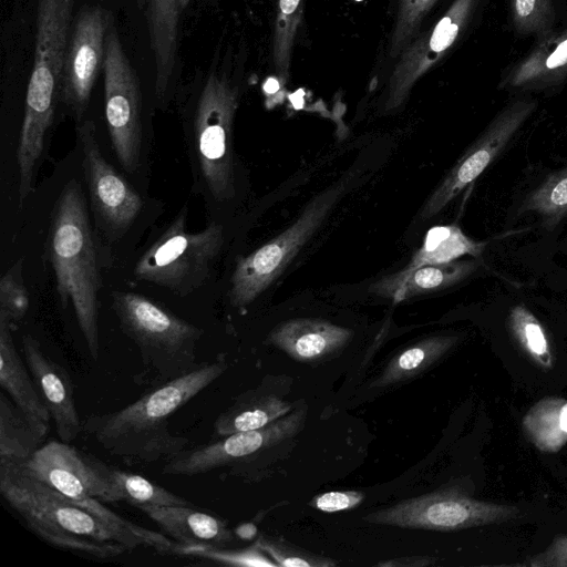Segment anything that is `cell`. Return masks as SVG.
Masks as SVG:
<instances>
[{"label": "cell", "mask_w": 567, "mask_h": 567, "mask_svg": "<svg viewBox=\"0 0 567 567\" xmlns=\"http://www.w3.org/2000/svg\"><path fill=\"white\" fill-rule=\"evenodd\" d=\"M364 494L358 491H332L315 496L309 505L326 513L347 511L359 506Z\"/></svg>", "instance_id": "39"}, {"label": "cell", "mask_w": 567, "mask_h": 567, "mask_svg": "<svg viewBox=\"0 0 567 567\" xmlns=\"http://www.w3.org/2000/svg\"><path fill=\"white\" fill-rule=\"evenodd\" d=\"M136 508L178 544L224 546L234 538L225 520L198 506L140 505Z\"/></svg>", "instance_id": "22"}, {"label": "cell", "mask_w": 567, "mask_h": 567, "mask_svg": "<svg viewBox=\"0 0 567 567\" xmlns=\"http://www.w3.org/2000/svg\"><path fill=\"white\" fill-rule=\"evenodd\" d=\"M302 0H279L274 33V64L285 81L289 75L291 49L301 17Z\"/></svg>", "instance_id": "34"}, {"label": "cell", "mask_w": 567, "mask_h": 567, "mask_svg": "<svg viewBox=\"0 0 567 567\" xmlns=\"http://www.w3.org/2000/svg\"><path fill=\"white\" fill-rule=\"evenodd\" d=\"M227 368L224 355L198 363L193 371L157 384L120 410L86 415L83 431L107 453L128 464L165 461L189 444L186 436L169 429L168 420Z\"/></svg>", "instance_id": "1"}, {"label": "cell", "mask_w": 567, "mask_h": 567, "mask_svg": "<svg viewBox=\"0 0 567 567\" xmlns=\"http://www.w3.org/2000/svg\"><path fill=\"white\" fill-rule=\"evenodd\" d=\"M522 565L528 567H567V535L556 537L542 553H538Z\"/></svg>", "instance_id": "40"}, {"label": "cell", "mask_w": 567, "mask_h": 567, "mask_svg": "<svg viewBox=\"0 0 567 567\" xmlns=\"http://www.w3.org/2000/svg\"><path fill=\"white\" fill-rule=\"evenodd\" d=\"M178 0H150L148 30L155 61L154 94L158 105L169 96L178 48Z\"/></svg>", "instance_id": "23"}, {"label": "cell", "mask_w": 567, "mask_h": 567, "mask_svg": "<svg viewBox=\"0 0 567 567\" xmlns=\"http://www.w3.org/2000/svg\"><path fill=\"white\" fill-rule=\"evenodd\" d=\"M291 404L282 399L254 390L239 395L214 421V434L224 436L236 432L264 427L287 415Z\"/></svg>", "instance_id": "24"}, {"label": "cell", "mask_w": 567, "mask_h": 567, "mask_svg": "<svg viewBox=\"0 0 567 567\" xmlns=\"http://www.w3.org/2000/svg\"><path fill=\"white\" fill-rule=\"evenodd\" d=\"M458 339L454 334H439L413 343L396 353L370 386H389L416 377L446 354Z\"/></svg>", "instance_id": "25"}, {"label": "cell", "mask_w": 567, "mask_h": 567, "mask_svg": "<svg viewBox=\"0 0 567 567\" xmlns=\"http://www.w3.org/2000/svg\"><path fill=\"white\" fill-rule=\"evenodd\" d=\"M353 183L352 174L340 178L315 196L288 228L237 260L228 292L233 307H247L282 274Z\"/></svg>", "instance_id": "10"}, {"label": "cell", "mask_w": 567, "mask_h": 567, "mask_svg": "<svg viewBox=\"0 0 567 567\" xmlns=\"http://www.w3.org/2000/svg\"><path fill=\"white\" fill-rule=\"evenodd\" d=\"M82 184L69 182L59 195L49 229V254L63 306L71 303L93 360L100 357L101 255Z\"/></svg>", "instance_id": "2"}, {"label": "cell", "mask_w": 567, "mask_h": 567, "mask_svg": "<svg viewBox=\"0 0 567 567\" xmlns=\"http://www.w3.org/2000/svg\"><path fill=\"white\" fill-rule=\"evenodd\" d=\"M511 332L522 350L540 368L554 367V353L540 321L524 305L514 306L508 316Z\"/></svg>", "instance_id": "32"}, {"label": "cell", "mask_w": 567, "mask_h": 567, "mask_svg": "<svg viewBox=\"0 0 567 567\" xmlns=\"http://www.w3.org/2000/svg\"><path fill=\"white\" fill-rule=\"evenodd\" d=\"M437 0H399L390 41V55L398 58L416 35L420 24Z\"/></svg>", "instance_id": "36"}, {"label": "cell", "mask_w": 567, "mask_h": 567, "mask_svg": "<svg viewBox=\"0 0 567 567\" xmlns=\"http://www.w3.org/2000/svg\"><path fill=\"white\" fill-rule=\"evenodd\" d=\"M522 426L539 451L558 452L567 443V400L555 396L539 400L526 412Z\"/></svg>", "instance_id": "26"}, {"label": "cell", "mask_w": 567, "mask_h": 567, "mask_svg": "<svg viewBox=\"0 0 567 567\" xmlns=\"http://www.w3.org/2000/svg\"><path fill=\"white\" fill-rule=\"evenodd\" d=\"M520 214L536 215L548 230L567 216V166L548 175L524 199Z\"/></svg>", "instance_id": "29"}, {"label": "cell", "mask_w": 567, "mask_h": 567, "mask_svg": "<svg viewBox=\"0 0 567 567\" xmlns=\"http://www.w3.org/2000/svg\"><path fill=\"white\" fill-rule=\"evenodd\" d=\"M0 494L51 546L99 559L127 550L97 516L31 475L20 462L0 460Z\"/></svg>", "instance_id": "5"}, {"label": "cell", "mask_w": 567, "mask_h": 567, "mask_svg": "<svg viewBox=\"0 0 567 567\" xmlns=\"http://www.w3.org/2000/svg\"><path fill=\"white\" fill-rule=\"evenodd\" d=\"M478 267L475 260H453L427 265L412 271L386 299L400 302L405 299L452 287L471 276Z\"/></svg>", "instance_id": "27"}, {"label": "cell", "mask_w": 567, "mask_h": 567, "mask_svg": "<svg viewBox=\"0 0 567 567\" xmlns=\"http://www.w3.org/2000/svg\"><path fill=\"white\" fill-rule=\"evenodd\" d=\"M185 204L137 258L133 276L185 296L200 287L225 243L221 221L210 220L206 228L187 230Z\"/></svg>", "instance_id": "9"}, {"label": "cell", "mask_w": 567, "mask_h": 567, "mask_svg": "<svg viewBox=\"0 0 567 567\" xmlns=\"http://www.w3.org/2000/svg\"><path fill=\"white\" fill-rule=\"evenodd\" d=\"M223 546L207 544H173L169 554L192 556L225 565L277 567V563L269 559L256 544L237 550L224 549Z\"/></svg>", "instance_id": "33"}, {"label": "cell", "mask_w": 567, "mask_h": 567, "mask_svg": "<svg viewBox=\"0 0 567 567\" xmlns=\"http://www.w3.org/2000/svg\"><path fill=\"white\" fill-rule=\"evenodd\" d=\"M567 81V27L538 39L502 78L504 90L540 91Z\"/></svg>", "instance_id": "19"}, {"label": "cell", "mask_w": 567, "mask_h": 567, "mask_svg": "<svg viewBox=\"0 0 567 567\" xmlns=\"http://www.w3.org/2000/svg\"><path fill=\"white\" fill-rule=\"evenodd\" d=\"M111 14L86 6L74 18L61 80V103L75 124L84 121L92 89L104 62Z\"/></svg>", "instance_id": "14"}, {"label": "cell", "mask_w": 567, "mask_h": 567, "mask_svg": "<svg viewBox=\"0 0 567 567\" xmlns=\"http://www.w3.org/2000/svg\"><path fill=\"white\" fill-rule=\"evenodd\" d=\"M238 92L210 73L184 110L183 132L190 166L192 190L200 196L212 220L237 194L233 126Z\"/></svg>", "instance_id": "4"}, {"label": "cell", "mask_w": 567, "mask_h": 567, "mask_svg": "<svg viewBox=\"0 0 567 567\" xmlns=\"http://www.w3.org/2000/svg\"><path fill=\"white\" fill-rule=\"evenodd\" d=\"M478 0H454L435 27L411 42L398 56L389 79L385 111L401 106L415 82L454 44Z\"/></svg>", "instance_id": "16"}, {"label": "cell", "mask_w": 567, "mask_h": 567, "mask_svg": "<svg viewBox=\"0 0 567 567\" xmlns=\"http://www.w3.org/2000/svg\"><path fill=\"white\" fill-rule=\"evenodd\" d=\"M519 516L518 507L472 498L447 488L403 499L368 514L363 520L401 528L455 532L501 524Z\"/></svg>", "instance_id": "11"}, {"label": "cell", "mask_w": 567, "mask_h": 567, "mask_svg": "<svg viewBox=\"0 0 567 567\" xmlns=\"http://www.w3.org/2000/svg\"><path fill=\"white\" fill-rule=\"evenodd\" d=\"M307 420L300 408L256 430L241 431L193 447H185L165 460L162 474L195 476L224 467H234L250 456L299 433Z\"/></svg>", "instance_id": "12"}, {"label": "cell", "mask_w": 567, "mask_h": 567, "mask_svg": "<svg viewBox=\"0 0 567 567\" xmlns=\"http://www.w3.org/2000/svg\"><path fill=\"white\" fill-rule=\"evenodd\" d=\"M76 0H38L35 51L17 158L19 200L31 193L53 126Z\"/></svg>", "instance_id": "3"}, {"label": "cell", "mask_w": 567, "mask_h": 567, "mask_svg": "<svg viewBox=\"0 0 567 567\" xmlns=\"http://www.w3.org/2000/svg\"><path fill=\"white\" fill-rule=\"evenodd\" d=\"M105 471L117 489L120 499L134 507L140 505L197 506L185 497L169 492L142 475L130 473L109 464H105Z\"/></svg>", "instance_id": "30"}, {"label": "cell", "mask_w": 567, "mask_h": 567, "mask_svg": "<svg viewBox=\"0 0 567 567\" xmlns=\"http://www.w3.org/2000/svg\"><path fill=\"white\" fill-rule=\"evenodd\" d=\"M536 107L530 97L513 100L503 107L430 195L420 218H432L472 184L504 152Z\"/></svg>", "instance_id": "13"}, {"label": "cell", "mask_w": 567, "mask_h": 567, "mask_svg": "<svg viewBox=\"0 0 567 567\" xmlns=\"http://www.w3.org/2000/svg\"><path fill=\"white\" fill-rule=\"evenodd\" d=\"M511 9L519 35L538 40L554 31L555 0H512Z\"/></svg>", "instance_id": "35"}, {"label": "cell", "mask_w": 567, "mask_h": 567, "mask_svg": "<svg viewBox=\"0 0 567 567\" xmlns=\"http://www.w3.org/2000/svg\"><path fill=\"white\" fill-rule=\"evenodd\" d=\"M29 309V293L22 279V265L16 262L0 280V316L21 320Z\"/></svg>", "instance_id": "38"}, {"label": "cell", "mask_w": 567, "mask_h": 567, "mask_svg": "<svg viewBox=\"0 0 567 567\" xmlns=\"http://www.w3.org/2000/svg\"><path fill=\"white\" fill-rule=\"evenodd\" d=\"M353 332L327 320L297 318L276 326L267 342L300 362H316L341 350Z\"/></svg>", "instance_id": "20"}, {"label": "cell", "mask_w": 567, "mask_h": 567, "mask_svg": "<svg viewBox=\"0 0 567 567\" xmlns=\"http://www.w3.org/2000/svg\"><path fill=\"white\" fill-rule=\"evenodd\" d=\"M178 2H179L181 11H182L187 7L189 0H178Z\"/></svg>", "instance_id": "42"}, {"label": "cell", "mask_w": 567, "mask_h": 567, "mask_svg": "<svg viewBox=\"0 0 567 567\" xmlns=\"http://www.w3.org/2000/svg\"><path fill=\"white\" fill-rule=\"evenodd\" d=\"M82 154L83 177L101 260L113 257L128 235L142 223L146 202L140 190L104 156L93 121L75 124Z\"/></svg>", "instance_id": "8"}, {"label": "cell", "mask_w": 567, "mask_h": 567, "mask_svg": "<svg viewBox=\"0 0 567 567\" xmlns=\"http://www.w3.org/2000/svg\"><path fill=\"white\" fill-rule=\"evenodd\" d=\"M21 343L24 361L50 412L58 436L63 442H73L84 431L70 374L45 353L33 336L24 333Z\"/></svg>", "instance_id": "17"}, {"label": "cell", "mask_w": 567, "mask_h": 567, "mask_svg": "<svg viewBox=\"0 0 567 567\" xmlns=\"http://www.w3.org/2000/svg\"><path fill=\"white\" fill-rule=\"evenodd\" d=\"M27 419L11 399L0 393V460L25 462L40 446Z\"/></svg>", "instance_id": "28"}, {"label": "cell", "mask_w": 567, "mask_h": 567, "mask_svg": "<svg viewBox=\"0 0 567 567\" xmlns=\"http://www.w3.org/2000/svg\"><path fill=\"white\" fill-rule=\"evenodd\" d=\"M72 502L90 511L105 523L116 534L120 543L127 550H133L138 546H146L161 554H168L173 547V542L162 532L156 533L125 519L102 505L100 499L86 498Z\"/></svg>", "instance_id": "31"}, {"label": "cell", "mask_w": 567, "mask_h": 567, "mask_svg": "<svg viewBox=\"0 0 567 567\" xmlns=\"http://www.w3.org/2000/svg\"><path fill=\"white\" fill-rule=\"evenodd\" d=\"M281 567H331L337 561L312 554L280 538L261 535L255 543Z\"/></svg>", "instance_id": "37"}, {"label": "cell", "mask_w": 567, "mask_h": 567, "mask_svg": "<svg viewBox=\"0 0 567 567\" xmlns=\"http://www.w3.org/2000/svg\"><path fill=\"white\" fill-rule=\"evenodd\" d=\"M104 113L113 154L131 178L147 176L152 146L136 74L120 41L111 16L104 52Z\"/></svg>", "instance_id": "7"}, {"label": "cell", "mask_w": 567, "mask_h": 567, "mask_svg": "<svg viewBox=\"0 0 567 567\" xmlns=\"http://www.w3.org/2000/svg\"><path fill=\"white\" fill-rule=\"evenodd\" d=\"M22 464L31 475L71 501H121L106 474V463L78 450L71 443L49 441Z\"/></svg>", "instance_id": "15"}, {"label": "cell", "mask_w": 567, "mask_h": 567, "mask_svg": "<svg viewBox=\"0 0 567 567\" xmlns=\"http://www.w3.org/2000/svg\"><path fill=\"white\" fill-rule=\"evenodd\" d=\"M484 247L485 243L473 240L455 225L435 226L426 233L423 245L403 269L375 281L369 290L386 298L415 269L451 262L464 255L477 257Z\"/></svg>", "instance_id": "21"}, {"label": "cell", "mask_w": 567, "mask_h": 567, "mask_svg": "<svg viewBox=\"0 0 567 567\" xmlns=\"http://www.w3.org/2000/svg\"><path fill=\"white\" fill-rule=\"evenodd\" d=\"M11 326L9 319L0 316V385L43 442L51 415L16 349Z\"/></svg>", "instance_id": "18"}, {"label": "cell", "mask_w": 567, "mask_h": 567, "mask_svg": "<svg viewBox=\"0 0 567 567\" xmlns=\"http://www.w3.org/2000/svg\"><path fill=\"white\" fill-rule=\"evenodd\" d=\"M434 558L425 556H412L381 561L378 566L384 567H423L434 564Z\"/></svg>", "instance_id": "41"}, {"label": "cell", "mask_w": 567, "mask_h": 567, "mask_svg": "<svg viewBox=\"0 0 567 567\" xmlns=\"http://www.w3.org/2000/svg\"><path fill=\"white\" fill-rule=\"evenodd\" d=\"M112 303L122 331L136 344L157 384L197 367L200 328L136 292L113 291Z\"/></svg>", "instance_id": "6"}]
</instances>
